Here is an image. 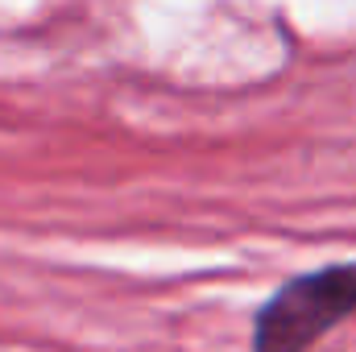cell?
Returning a JSON list of instances; mask_svg holds the SVG:
<instances>
[{
    "mask_svg": "<svg viewBox=\"0 0 356 352\" xmlns=\"http://www.w3.org/2000/svg\"><path fill=\"white\" fill-rule=\"evenodd\" d=\"M356 307V265H332L282 286L257 315L253 352H307Z\"/></svg>",
    "mask_w": 356,
    "mask_h": 352,
    "instance_id": "obj_1",
    "label": "cell"
}]
</instances>
